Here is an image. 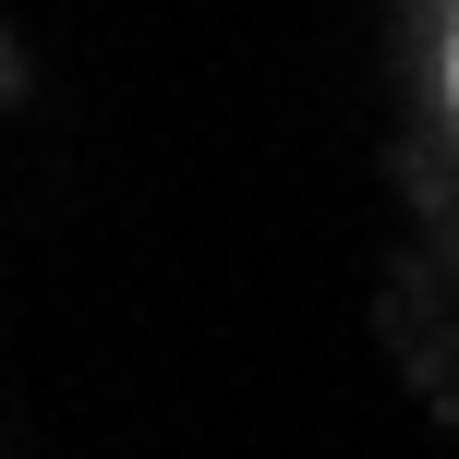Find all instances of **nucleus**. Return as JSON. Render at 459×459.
Returning a JSON list of instances; mask_svg holds the SVG:
<instances>
[{
    "label": "nucleus",
    "instance_id": "obj_1",
    "mask_svg": "<svg viewBox=\"0 0 459 459\" xmlns=\"http://www.w3.org/2000/svg\"><path fill=\"white\" fill-rule=\"evenodd\" d=\"M447 109H459V0H447Z\"/></svg>",
    "mask_w": 459,
    "mask_h": 459
}]
</instances>
